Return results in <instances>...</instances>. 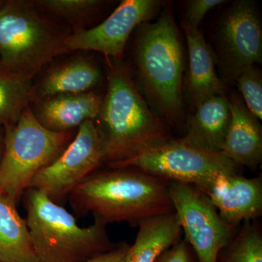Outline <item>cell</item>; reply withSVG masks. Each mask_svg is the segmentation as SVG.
I'll return each mask as SVG.
<instances>
[{"label":"cell","mask_w":262,"mask_h":262,"mask_svg":"<svg viewBox=\"0 0 262 262\" xmlns=\"http://www.w3.org/2000/svg\"><path fill=\"white\" fill-rule=\"evenodd\" d=\"M27 226L38 262H84L116 246L108 238L106 224L95 218L82 227L63 207L37 189L25 192Z\"/></svg>","instance_id":"5"},{"label":"cell","mask_w":262,"mask_h":262,"mask_svg":"<svg viewBox=\"0 0 262 262\" xmlns=\"http://www.w3.org/2000/svg\"><path fill=\"white\" fill-rule=\"evenodd\" d=\"M216 46V63L225 85L235 82L248 67L261 63V22L254 2L232 3L221 20Z\"/></svg>","instance_id":"9"},{"label":"cell","mask_w":262,"mask_h":262,"mask_svg":"<svg viewBox=\"0 0 262 262\" xmlns=\"http://www.w3.org/2000/svg\"><path fill=\"white\" fill-rule=\"evenodd\" d=\"M129 247L130 245L126 242H121L107 252L101 253L84 262H125Z\"/></svg>","instance_id":"26"},{"label":"cell","mask_w":262,"mask_h":262,"mask_svg":"<svg viewBox=\"0 0 262 262\" xmlns=\"http://www.w3.org/2000/svg\"><path fill=\"white\" fill-rule=\"evenodd\" d=\"M71 32L32 1L0 2V61L25 78L34 80L48 63L72 53L66 46Z\"/></svg>","instance_id":"4"},{"label":"cell","mask_w":262,"mask_h":262,"mask_svg":"<svg viewBox=\"0 0 262 262\" xmlns=\"http://www.w3.org/2000/svg\"><path fill=\"white\" fill-rule=\"evenodd\" d=\"M168 181L134 168L96 170L69 194L79 215L91 213L106 225L143 221L174 213Z\"/></svg>","instance_id":"2"},{"label":"cell","mask_w":262,"mask_h":262,"mask_svg":"<svg viewBox=\"0 0 262 262\" xmlns=\"http://www.w3.org/2000/svg\"><path fill=\"white\" fill-rule=\"evenodd\" d=\"M231 121L229 99L225 94L208 98L188 117L184 137L207 151L222 153Z\"/></svg>","instance_id":"17"},{"label":"cell","mask_w":262,"mask_h":262,"mask_svg":"<svg viewBox=\"0 0 262 262\" xmlns=\"http://www.w3.org/2000/svg\"><path fill=\"white\" fill-rule=\"evenodd\" d=\"M189 52V72L186 80V93L194 106L208 98L223 94L226 85L215 70L216 57L198 29L182 26Z\"/></svg>","instance_id":"16"},{"label":"cell","mask_w":262,"mask_h":262,"mask_svg":"<svg viewBox=\"0 0 262 262\" xmlns=\"http://www.w3.org/2000/svg\"><path fill=\"white\" fill-rule=\"evenodd\" d=\"M235 82L246 103V107L258 120L262 119V77L255 66L245 70Z\"/></svg>","instance_id":"23"},{"label":"cell","mask_w":262,"mask_h":262,"mask_svg":"<svg viewBox=\"0 0 262 262\" xmlns=\"http://www.w3.org/2000/svg\"><path fill=\"white\" fill-rule=\"evenodd\" d=\"M102 165V143L94 122L89 120L77 128L63 152L36 174L29 188L40 191L58 203Z\"/></svg>","instance_id":"10"},{"label":"cell","mask_w":262,"mask_h":262,"mask_svg":"<svg viewBox=\"0 0 262 262\" xmlns=\"http://www.w3.org/2000/svg\"><path fill=\"white\" fill-rule=\"evenodd\" d=\"M106 61L107 89L94 122L108 167L171 138L139 91L130 66L125 60Z\"/></svg>","instance_id":"1"},{"label":"cell","mask_w":262,"mask_h":262,"mask_svg":"<svg viewBox=\"0 0 262 262\" xmlns=\"http://www.w3.org/2000/svg\"><path fill=\"white\" fill-rule=\"evenodd\" d=\"M0 262H1V261H0Z\"/></svg>","instance_id":"28"},{"label":"cell","mask_w":262,"mask_h":262,"mask_svg":"<svg viewBox=\"0 0 262 262\" xmlns=\"http://www.w3.org/2000/svg\"><path fill=\"white\" fill-rule=\"evenodd\" d=\"M108 168H134L168 182L201 187L217 174L237 172L222 153H214L181 139H169L139 151Z\"/></svg>","instance_id":"7"},{"label":"cell","mask_w":262,"mask_h":262,"mask_svg":"<svg viewBox=\"0 0 262 262\" xmlns=\"http://www.w3.org/2000/svg\"><path fill=\"white\" fill-rule=\"evenodd\" d=\"M196 188L208 198L221 218L232 228L261 215L262 183L259 177L246 178L237 172L221 173Z\"/></svg>","instance_id":"12"},{"label":"cell","mask_w":262,"mask_h":262,"mask_svg":"<svg viewBox=\"0 0 262 262\" xmlns=\"http://www.w3.org/2000/svg\"><path fill=\"white\" fill-rule=\"evenodd\" d=\"M5 134H6V130L5 127L0 126V163L4 152Z\"/></svg>","instance_id":"27"},{"label":"cell","mask_w":262,"mask_h":262,"mask_svg":"<svg viewBox=\"0 0 262 262\" xmlns=\"http://www.w3.org/2000/svg\"><path fill=\"white\" fill-rule=\"evenodd\" d=\"M137 28L131 67L134 80L156 115L177 125L184 117V56L173 12L165 7L156 21Z\"/></svg>","instance_id":"3"},{"label":"cell","mask_w":262,"mask_h":262,"mask_svg":"<svg viewBox=\"0 0 262 262\" xmlns=\"http://www.w3.org/2000/svg\"><path fill=\"white\" fill-rule=\"evenodd\" d=\"M231 121L222 154L236 165L256 168L262 160L261 127L236 96L229 99Z\"/></svg>","instance_id":"15"},{"label":"cell","mask_w":262,"mask_h":262,"mask_svg":"<svg viewBox=\"0 0 262 262\" xmlns=\"http://www.w3.org/2000/svg\"><path fill=\"white\" fill-rule=\"evenodd\" d=\"M33 82L8 70L0 61V126L5 129L13 126L30 106Z\"/></svg>","instance_id":"20"},{"label":"cell","mask_w":262,"mask_h":262,"mask_svg":"<svg viewBox=\"0 0 262 262\" xmlns=\"http://www.w3.org/2000/svg\"><path fill=\"white\" fill-rule=\"evenodd\" d=\"M157 0H124L102 23L90 29L72 31L66 39L70 52L95 51L124 61V52L132 32L159 12Z\"/></svg>","instance_id":"11"},{"label":"cell","mask_w":262,"mask_h":262,"mask_svg":"<svg viewBox=\"0 0 262 262\" xmlns=\"http://www.w3.org/2000/svg\"><path fill=\"white\" fill-rule=\"evenodd\" d=\"M224 0H190L187 2V11L182 26L198 29L200 24L210 10L224 4Z\"/></svg>","instance_id":"24"},{"label":"cell","mask_w":262,"mask_h":262,"mask_svg":"<svg viewBox=\"0 0 262 262\" xmlns=\"http://www.w3.org/2000/svg\"><path fill=\"white\" fill-rule=\"evenodd\" d=\"M216 262H262V235L259 227L244 222L236 237L221 250Z\"/></svg>","instance_id":"22"},{"label":"cell","mask_w":262,"mask_h":262,"mask_svg":"<svg viewBox=\"0 0 262 262\" xmlns=\"http://www.w3.org/2000/svg\"><path fill=\"white\" fill-rule=\"evenodd\" d=\"M44 69L33 82L32 102L55 95L92 92L104 79L103 70L94 57L83 53L57 58Z\"/></svg>","instance_id":"13"},{"label":"cell","mask_w":262,"mask_h":262,"mask_svg":"<svg viewBox=\"0 0 262 262\" xmlns=\"http://www.w3.org/2000/svg\"><path fill=\"white\" fill-rule=\"evenodd\" d=\"M45 15L72 31L86 29L102 9L106 2L101 0H33Z\"/></svg>","instance_id":"21"},{"label":"cell","mask_w":262,"mask_h":262,"mask_svg":"<svg viewBox=\"0 0 262 262\" xmlns=\"http://www.w3.org/2000/svg\"><path fill=\"white\" fill-rule=\"evenodd\" d=\"M0 261L38 262L27 221L16 203L0 192Z\"/></svg>","instance_id":"19"},{"label":"cell","mask_w":262,"mask_h":262,"mask_svg":"<svg viewBox=\"0 0 262 262\" xmlns=\"http://www.w3.org/2000/svg\"><path fill=\"white\" fill-rule=\"evenodd\" d=\"M168 193L185 241L194 250L198 262H216L221 250L233 238L234 229L194 186L170 182Z\"/></svg>","instance_id":"8"},{"label":"cell","mask_w":262,"mask_h":262,"mask_svg":"<svg viewBox=\"0 0 262 262\" xmlns=\"http://www.w3.org/2000/svg\"><path fill=\"white\" fill-rule=\"evenodd\" d=\"M0 163V192L17 204L36 174L53 163L70 144L75 131L53 132L42 126L30 106L13 126L5 129Z\"/></svg>","instance_id":"6"},{"label":"cell","mask_w":262,"mask_h":262,"mask_svg":"<svg viewBox=\"0 0 262 262\" xmlns=\"http://www.w3.org/2000/svg\"><path fill=\"white\" fill-rule=\"evenodd\" d=\"M155 262H194V259L187 241H179Z\"/></svg>","instance_id":"25"},{"label":"cell","mask_w":262,"mask_h":262,"mask_svg":"<svg viewBox=\"0 0 262 262\" xmlns=\"http://www.w3.org/2000/svg\"><path fill=\"white\" fill-rule=\"evenodd\" d=\"M135 242L130 246L125 262H155L179 241L182 229L175 213L151 217L139 226Z\"/></svg>","instance_id":"18"},{"label":"cell","mask_w":262,"mask_h":262,"mask_svg":"<svg viewBox=\"0 0 262 262\" xmlns=\"http://www.w3.org/2000/svg\"><path fill=\"white\" fill-rule=\"evenodd\" d=\"M103 96L96 91L58 94L33 101L30 108L37 121L53 132H69L94 121L99 113Z\"/></svg>","instance_id":"14"}]
</instances>
